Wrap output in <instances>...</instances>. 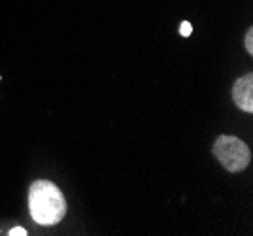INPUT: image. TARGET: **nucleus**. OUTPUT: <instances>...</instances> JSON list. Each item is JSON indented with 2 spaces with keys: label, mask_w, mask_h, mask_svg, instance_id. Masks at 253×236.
Returning <instances> with one entry per match:
<instances>
[{
  "label": "nucleus",
  "mask_w": 253,
  "mask_h": 236,
  "mask_svg": "<svg viewBox=\"0 0 253 236\" xmlns=\"http://www.w3.org/2000/svg\"><path fill=\"white\" fill-rule=\"evenodd\" d=\"M29 210L38 225H57L66 215L63 191L47 180H38L29 189Z\"/></svg>",
  "instance_id": "obj_1"
},
{
  "label": "nucleus",
  "mask_w": 253,
  "mask_h": 236,
  "mask_svg": "<svg viewBox=\"0 0 253 236\" xmlns=\"http://www.w3.org/2000/svg\"><path fill=\"white\" fill-rule=\"evenodd\" d=\"M213 155L227 172H242L252 162V151L248 144L236 136L221 134L213 142Z\"/></svg>",
  "instance_id": "obj_2"
},
{
  "label": "nucleus",
  "mask_w": 253,
  "mask_h": 236,
  "mask_svg": "<svg viewBox=\"0 0 253 236\" xmlns=\"http://www.w3.org/2000/svg\"><path fill=\"white\" fill-rule=\"evenodd\" d=\"M232 100L246 114L253 112V74L240 76L232 85Z\"/></svg>",
  "instance_id": "obj_3"
},
{
  "label": "nucleus",
  "mask_w": 253,
  "mask_h": 236,
  "mask_svg": "<svg viewBox=\"0 0 253 236\" xmlns=\"http://www.w3.org/2000/svg\"><path fill=\"white\" fill-rule=\"evenodd\" d=\"M244 45H246V51L252 55L253 53V29H248V31H246V36H244Z\"/></svg>",
  "instance_id": "obj_4"
},
{
  "label": "nucleus",
  "mask_w": 253,
  "mask_h": 236,
  "mask_svg": "<svg viewBox=\"0 0 253 236\" xmlns=\"http://www.w3.org/2000/svg\"><path fill=\"white\" fill-rule=\"evenodd\" d=\"M191 31H193V27H191L189 23H187V21L181 23V27H179V33H181V36H185V38H187V36L191 34Z\"/></svg>",
  "instance_id": "obj_5"
},
{
  "label": "nucleus",
  "mask_w": 253,
  "mask_h": 236,
  "mask_svg": "<svg viewBox=\"0 0 253 236\" xmlns=\"http://www.w3.org/2000/svg\"><path fill=\"white\" fill-rule=\"evenodd\" d=\"M10 235H11V236H15V235H17V236H25V235H27V231H25L23 227H17V229L13 227V229L10 231Z\"/></svg>",
  "instance_id": "obj_6"
}]
</instances>
